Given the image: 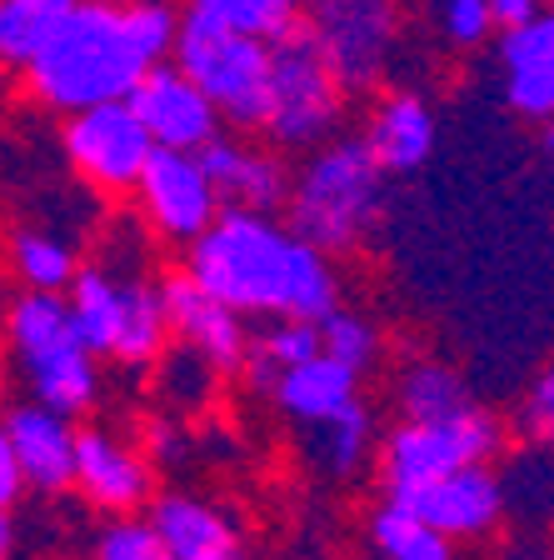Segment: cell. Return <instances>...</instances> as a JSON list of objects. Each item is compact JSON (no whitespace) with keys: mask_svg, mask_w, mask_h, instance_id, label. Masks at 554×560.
Wrapping results in <instances>:
<instances>
[{"mask_svg":"<svg viewBox=\"0 0 554 560\" xmlns=\"http://www.w3.org/2000/svg\"><path fill=\"white\" fill-rule=\"evenodd\" d=\"M185 276L245 320H320L340 305L335 256L266 210L220 206V215L185 245Z\"/></svg>","mask_w":554,"mask_h":560,"instance_id":"6da1fadb","label":"cell"},{"mask_svg":"<svg viewBox=\"0 0 554 560\" xmlns=\"http://www.w3.org/2000/svg\"><path fill=\"white\" fill-rule=\"evenodd\" d=\"M180 5L75 0L70 15L25 60V85L46 110L75 116L85 105L126 101L155 60L170 56Z\"/></svg>","mask_w":554,"mask_h":560,"instance_id":"7a4b0ae2","label":"cell"},{"mask_svg":"<svg viewBox=\"0 0 554 560\" xmlns=\"http://www.w3.org/2000/svg\"><path fill=\"white\" fill-rule=\"evenodd\" d=\"M385 210V171L359 136H330L305 151L285 190V225L325 250L350 256L369 241Z\"/></svg>","mask_w":554,"mask_h":560,"instance_id":"3957f363","label":"cell"},{"mask_svg":"<svg viewBox=\"0 0 554 560\" xmlns=\"http://www.w3.org/2000/svg\"><path fill=\"white\" fill-rule=\"evenodd\" d=\"M5 355L31 400L81 420L101 400V355L81 340L60 291H21L5 305Z\"/></svg>","mask_w":554,"mask_h":560,"instance_id":"277c9868","label":"cell"},{"mask_svg":"<svg viewBox=\"0 0 554 560\" xmlns=\"http://www.w3.org/2000/svg\"><path fill=\"white\" fill-rule=\"evenodd\" d=\"M345 120V85L335 70L325 66L305 25L270 40V85H266V116L260 130L270 136L275 151H315L330 140Z\"/></svg>","mask_w":554,"mask_h":560,"instance_id":"5b68a950","label":"cell"},{"mask_svg":"<svg viewBox=\"0 0 554 560\" xmlns=\"http://www.w3.org/2000/svg\"><path fill=\"white\" fill-rule=\"evenodd\" d=\"M499 455H505V420L474 400L455 416L394 420L380 441V476L394 495L464 466H495Z\"/></svg>","mask_w":554,"mask_h":560,"instance_id":"8992f818","label":"cell"},{"mask_svg":"<svg viewBox=\"0 0 554 560\" xmlns=\"http://www.w3.org/2000/svg\"><path fill=\"white\" fill-rule=\"evenodd\" d=\"M170 60L205 91V101L220 110L225 126L260 130L266 116V85H270V46L250 35H231L215 25L185 21L175 31Z\"/></svg>","mask_w":554,"mask_h":560,"instance_id":"52a82bcc","label":"cell"},{"mask_svg":"<svg viewBox=\"0 0 554 560\" xmlns=\"http://www.w3.org/2000/svg\"><path fill=\"white\" fill-rule=\"evenodd\" d=\"M400 0H310V21H305V35L320 46L345 95L385 81L400 50Z\"/></svg>","mask_w":554,"mask_h":560,"instance_id":"ba28073f","label":"cell"},{"mask_svg":"<svg viewBox=\"0 0 554 560\" xmlns=\"http://www.w3.org/2000/svg\"><path fill=\"white\" fill-rule=\"evenodd\" d=\"M60 145H66L70 171L101 196H130L155 151V140L145 136V126L135 120V110L126 101L85 105V110L66 116Z\"/></svg>","mask_w":554,"mask_h":560,"instance_id":"9c48e42d","label":"cell"},{"mask_svg":"<svg viewBox=\"0 0 554 560\" xmlns=\"http://www.w3.org/2000/svg\"><path fill=\"white\" fill-rule=\"evenodd\" d=\"M130 196H135L145 231L170 245H190L220 215V196L196 151H161L155 145Z\"/></svg>","mask_w":554,"mask_h":560,"instance_id":"30bf717a","label":"cell"},{"mask_svg":"<svg viewBox=\"0 0 554 560\" xmlns=\"http://www.w3.org/2000/svg\"><path fill=\"white\" fill-rule=\"evenodd\" d=\"M70 490H81L85 505L101 515H140L155 495V470L135 441L110 425H81L75 431V470Z\"/></svg>","mask_w":554,"mask_h":560,"instance_id":"8fae6325","label":"cell"},{"mask_svg":"<svg viewBox=\"0 0 554 560\" xmlns=\"http://www.w3.org/2000/svg\"><path fill=\"white\" fill-rule=\"evenodd\" d=\"M126 105L135 110V120L145 126V136H151L161 151H200L205 140H215L220 130H225V120H220V110L205 101V91H200L170 56L155 60V66L140 75L135 91L126 95Z\"/></svg>","mask_w":554,"mask_h":560,"instance_id":"7c38bea8","label":"cell"},{"mask_svg":"<svg viewBox=\"0 0 554 560\" xmlns=\"http://www.w3.org/2000/svg\"><path fill=\"white\" fill-rule=\"evenodd\" d=\"M390 501H400L404 511H415L425 525H435L445 540H485L499 521H505V486H499L495 466H464L450 470L425 486L394 490Z\"/></svg>","mask_w":554,"mask_h":560,"instance_id":"4fadbf2b","label":"cell"},{"mask_svg":"<svg viewBox=\"0 0 554 560\" xmlns=\"http://www.w3.org/2000/svg\"><path fill=\"white\" fill-rule=\"evenodd\" d=\"M161 301H165V326L170 340L185 350H196L200 361H210L220 375L245 371V355H250V330H245V315H235L231 305L210 295L205 285L175 270L161 280Z\"/></svg>","mask_w":554,"mask_h":560,"instance_id":"5bb4252c","label":"cell"},{"mask_svg":"<svg viewBox=\"0 0 554 560\" xmlns=\"http://www.w3.org/2000/svg\"><path fill=\"white\" fill-rule=\"evenodd\" d=\"M0 431L15 451V466L25 476V490H70V470H75V420L60 416V410L40 406V400L25 396L21 406L5 410Z\"/></svg>","mask_w":554,"mask_h":560,"instance_id":"9a60e30c","label":"cell"},{"mask_svg":"<svg viewBox=\"0 0 554 560\" xmlns=\"http://www.w3.org/2000/svg\"><path fill=\"white\" fill-rule=\"evenodd\" d=\"M196 155H200V165H205L220 206L266 210V215H275V210L285 206L290 171H285V161H280V151H266V145H250V140H235L220 130Z\"/></svg>","mask_w":554,"mask_h":560,"instance_id":"2e32d148","label":"cell"},{"mask_svg":"<svg viewBox=\"0 0 554 560\" xmlns=\"http://www.w3.org/2000/svg\"><path fill=\"white\" fill-rule=\"evenodd\" d=\"M145 521L155 525V536H161L170 560H250L235 521L220 505L200 501V495H185V490L151 495Z\"/></svg>","mask_w":554,"mask_h":560,"instance_id":"e0dca14e","label":"cell"},{"mask_svg":"<svg viewBox=\"0 0 554 560\" xmlns=\"http://www.w3.org/2000/svg\"><path fill=\"white\" fill-rule=\"evenodd\" d=\"M359 140L369 145V155H375V165L385 175H410L435 151V110L415 91H390L375 101Z\"/></svg>","mask_w":554,"mask_h":560,"instance_id":"ac0fdd59","label":"cell"},{"mask_svg":"<svg viewBox=\"0 0 554 560\" xmlns=\"http://www.w3.org/2000/svg\"><path fill=\"white\" fill-rule=\"evenodd\" d=\"M270 400H275L290 420H300L305 431H310L320 420L340 416L350 400H359V375L350 371V365L330 361V355H310V361L290 365V371L275 375Z\"/></svg>","mask_w":554,"mask_h":560,"instance_id":"d6986e66","label":"cell"},{"mask_svg":"<svg viewBox=\"0 0 554 560\" xmlns=\"http://www.w3.org/2000/svg\"><path fill=\"white\" fill-rule=\"evenodd\" d=\"M170 346V326H165V301H161V280L145 276L140 266H126V295H120V326L110 361L145 371L155 365Z\"/></svg>","mask_w":554,"mask_h":560,"instance_id":"ffe728a7","label":"cell"},{"mask_svg":"<svg viewBox=\"0 0 554 560\" xmlns=\"http://www.w3.org/2000/svg\"><path fill=\"white\" fill-rule=\"evenodd\" d=\"M180 15L200 25H215V31L266 40V46L300 25V5L295 0H185Z\"/></svg>","mask_w":554,"mask_h":560,"instance_id":"44dd1931","label":"cell"},{"mask_svg":"<svg viewBox=\"0 0 554 560\" xmlns=\"http://www.w3.org/2000/svg\"><path fill=\"white\" fill-rule=\"evenodd\" d=\"M394 406H400V420H435V416H455V410L474 406V396L455 365L415 361L394 375Z\"/></svg>","mask_w":554,"mask_h":560,"instance_id":"7402d4cb","label":"cell"},{"mask_svg":"<svg viewBox=\"0 0 554 560\" xmlns=\"http://www.w3.org/2000/svg\"><path fill=\"white\" fill-rule=\"evenodd\" d=\"M369 540L385 560H460L455 540H445L435 525H425L415 511H404L400 501H385L369 515Z\"/></svg>","mask_w":554,"mask_h":560,"instance_id":"603a6c76","label":"cell"},{"mask_svg":"<svg viewBox=\"0 0 554 560\" xmlns=\"http://www.w3.org/2000/svg\"><path fill=\"white\" fill-rule=\"evenodd\" d=\"M75 0H0V66L25 70L46 35L70 15Z\"/></svg>","mask_w":554,"mask_h":560,"instance_id":"cb8c5ba5","label":"cell"},{"mask_svg":"<svg viewBox=\"0 0 554 560\" xmlns=\"http://www.w3.org/2000/svg\"><path fill=\"white\" fill-rule=\"evenodd\" d=\"M310 355H320V330H315V320H270V326L250 340L245 375H250L260 390H270L280 371L310 361Z\"/></svg>","mask_w":554,"mask_h":560,"instance_id":"d4e9b609","label":"cell"},{"mask_svg":"<svg viewBox=\"0 0 554 560\" xmlns=\"http://www.w3.org/2000/svg\"><path fill=\"white\" fill-rule=\"evenodd\" d=\"M11 266L25 291H66L70 276L81 270V256H75V245L56 231H15Z\"/></svg>","mask_w":554,"mask_h":560,"instance_id":"484cf974","label":"cell"},{"mask_svg":"<svg viewBox=\"0 0 554 560\" xmlns=\"http://www.w3.org/2000/svg\"><path fill=\"white\" fill-rule=\"evenodd\" d=\"M315 431V445H320V466L330 470V476H355L359 466H365L369 445H375V410L365 406V400H350L340 416L320 420V425H310Z\"/></svg>","mask_w":554,"mask_h":560,"instance_id":"4316f807","label":"cell"},{"mask_svg":"<svg viewBox=\"0 0 554 560\" xmlns=\"http://www.w3.org/2000/svg\"><path fill=\"white\" fill-rule=\"evenodd\" d=\"M315 330H320V355L350 365L359 381H365V371H375V361H380V326L369 315L335 305V311H325L315 320Z\"/></svg>","mask_w":554,"mask_h":560,"instance_id":"83f0119b","label":"cell"},{"mask_svg":"<svg viewBox=\"0 0 554 560\" xmlns=\"http://www.w3.org/2000/svg\"><path fill=\"white\" fill-rule=\"evenodd\" d=\"M155 365H161V390L175 400V406H185V410H190V406H205L210 390H215V375H220L210 361H200L196 350L175 346V340L165 346V355Z\"/></svg>","mask_w":554,"mask_h":560,"instance_id":"f1b7e54d","label":"cell"},{"mask_svg":"<svg viewBox=\"0 0 554 560\" xmlns=\"http://www.w3.org/2000/svg\"><path fill=\"white\" fill-rule=\"evenodd\" d=\"M499 60H505V70L554 66V5H540L530 21L499 31Z\"/></svg>","mask_w":554,"mask_h":560,"instance_id":"f546056e","label":"cell"},{"mask_svg":"<svg viewBox=\"0 0 554 560\" xmlns=\"http://www.w3.org/2000/svg\"><path fill=\"white\" fill-rule=\"evenodd\" d=\"M95 560H170L145 515H110L101 536H95Z\"/></svg>","mask_w":554,"mask_h":560,"instance_id":"4dcf8cb0","label":"cell"},{"mask_svg":"<svg viewBox=\"0 0 554 560\" xmlns=\"http://www.w3.org/2000/svg\"><path fill=\"white\" fill-rule=\"evenodd\" d=\"M505 101H509V110H515V116L550 126V120H554V66L505 70Z\"/></svg>","mask_w":554,"mask_h":560,"instance_id":"1f68e13d","label":"cell"},{"mask_svg":"<svg viewBox=\"0 0 554 560\" xmlns=\"http://www.w3.org/2000/svg\"><path fill=\"white\" fill-rule=\"evenodd\" d=\"M439 31H445L450 46L470 50V46H485L495 21H490L485 0H439Z\"/></svg>","mask_w":554,"mask_h":560,"instance_id":"d6a6232c","label":"cell"},{"mask_svg":"<svg viewBox=\"0 0 554 560\" xmlns=\"http://www.w3.org/2000/svg\"><path fill=\"white\" fill-rule=\"evenodd\" d=\"M520 425L530 441L554 445V365H544L520 400Z\"/></svg>","mask_w":554,"mask_h":560,"instance_id":"836d02e7","label":"cell"},{"mask_svg":"<svg viewBox=\"0 0 554 560\" xmlns=\"http://www.w3.org/2000/svg\"><path fill=\"white\" fill-rule=\"evenodd\" d=\"M21 495H25V476H21V466H15V451H11V441H5V431H0V511H11Z\"/></svg>","mask_w":554,"mask_h":560,"instance_id":"e575fe53","label":"cell"},{"mask_svg":"<svg viewBox=\"0 0 554 560\" xmlns=\"http://www.w3.org/2000/svg\"><path fill=\"white\" fill-rule=\"evenodd\" d=\"M490 5V21H495V31H509V25L530 21L540 5H550V0H485Z\"/></svg>","mask_w":554,"mask_h":560,"instance_id":"d590c367","label":"cell"},{"mask_svg":"<svg viewBox=\"0 0 554 560\" xmlns=\"http://www.w3.org/2000/svg\"><path fill=\"white\" fill-rule=\"evenodd\" d=\"M0 560H15V525H11V511H0Z\"/></svg>","mask_w":554,"mask_h":560,"instance_id":"8d00e7d4","label":"cell"},{"mask_svg":"<svg viewBox=\"0 0 554 560\" xmlns=\"http://www.w3.org/2000/svg\"><path fill=\"white\" fill-rule=\"evenodd\" d=\"M135 5H175V0H135Z\"/></svg>","mask_w":554,"mask_h":560,"instance_id":"74e56055","label":"cell"},{"mask_svg":"<svg viewBox=\"0 0 554 560\" xmlns=\"http://www.w3.org/2000/svg\"><path fill=\"white\" fill-rule=\"evenodd\" d=\"M550 151H554V120H550Z\"/></svg>","mask_w":554,"mask_h":560,"instance_id":"f35d334b","label":"cell"},{"mask_svg":"<svg viewBox=\"0 0 554 560\" xmlns=\"http://www.w3.org/2000/svg\"><path fill=\"white\" fill-rule=\"evenodd\" d=\"M295 5H310V0H295Z\"/></svg>","mask_w":554,"mask_h":560,"instance_id":"ab89813d","label":"cell"}]
</instances>
